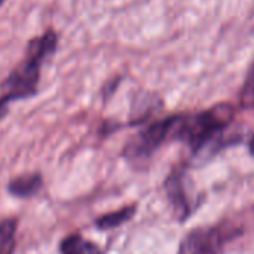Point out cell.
<instances>
[{"label": "cell", "mask_w": 254, "mask_h": 254, "mask_svg": "<svg viewBox=\"0 0 254 254\" xmlns=\"http://www.w3.org/2000/svg\"><path fill=\"white\" fill-rule=\"evenodd\" d=\"M165 193L177 219L186 220L195 210L185 170H174L165 180Z\"/></svg>", "instance_id": "4"}, {"label": "cell", "mask_w": 254, "mask_h": 254, "mask_svg": "<svg viewBox=\"0 0 254 254\" xmlns=\"http://www.w3.org/2000/svg\"><path fill=\"white\" fill-rule=\"evenodd\" d=\"M240 106L247 110L254 109V61L247 71L244 85L240 91Z\"/></svg>", "instance_id": "10"}, {"label": "cell", "mask_w": 254, "mask_h": 254, "mask_svg": "<svg viewBox=\"0 0 254 254\" xmlns=\"http://www.w3.org/2000/svg\"><path fill=\"white\" fill-rule=\"evenodd\" d=\"M177 116H168L156 121L141 131H138L125 146V156L132 162H143L152 158V155L168 140H173L174 125Z\"/></svg>", "instance_id": "3"}, {"label": "cell", "mask_w": 254, "mask_h": 254, "mask_svg": "<svg viewBox=\"0 0 254 254\" xmlns=\"http://www.w3.org/2000/svg\"><path fill=\"white\" fill-rule=\"evenodd\" d=\"M134 214H135V207L128 205V207H124L121 210H116V211H112V213H107V214L98 217L95 225L101 231H110V229L119 228L124 223L129 222Z\"/></svg>", "instance_id": "8"}, {"label": "cell", "mask_w": 254, "mask_h": 254, "mask_svg": "<svg viewBox=\"0 0 254 254\" xmlns=\"http://www.w3.org/2000/svg\"><path fill=\"white\" fill-rule=\"evenodd\" d=\"M1 3H3V0H0V6H1Z\"/></svg>", "instance_id": "12"}, {"label": "cell", "mask_w": 254, "mask_h": 254, "mask_svg": "<svg viewBox=\"0 0 254 254\" xmlns=\"http://www.w3.org/2000/svg\"><path fill=\"white\" fill-rule=\"evenodd\" d=\"M234 116L235 109L229 103L216 104L195 115H177L173 140L183 141L195 155L205 149H219Z\"/></svg>", "instance_id": "1"}, {"label": "cell", "mask_w": 254, "mask_h": 254, "mask_svg": "<svg viewBox=\"0 0 254 254\" xmlns=\"http://www.w3.org/2000/svg\"><path fill=\"white\" fill-rule=\"evenodd\" d=\"M42 64L43 61L40 58L27 54L25 60L9 74L1 85L3 94L0 95V119L7 113L10 103L36 95Z\"/></svg>", "instance_id": "2"}, {"label": "cell", "mask_w": 254, "mask_h": 254, "mask_svg": "<svg viewBox=\"0 0 254 254\" xmlns=\"http://www.w3.org/2000/svg\"><path fill=\"white\" fill-rule=\"evenodd\" d=\"M60 253L61 254H101L98 246L91 243L89 240L83 238L79 234H73L65 237L60 243Z\"/></svg>", "instance_id": "7"}, {"label": "cell", "mask_w": 254, "mask_h": 254, "mask_svg": "<svg viewBox=\"0 0 254 254\" xmlns=\"http://www.w3.org/2000/svg\"><path fill=\"white\" fill-rule=\"evenodd\" d=\"M223 237L217 229H193L182 241L179 254H222Z\"/></svg>", "instance_id": "5"}, {"label": "cell", "mask_w": 254, "mask_h": 254, "mask_svg": "<svg viewBox=\"0 0 254 254\" xmlns=\"http://www.w3.org/2000/svg\"><path fill=\"white\" fill-rule=\"evenodd\" d=\"M16 220L7 219L0 223V254H13L16 246Z\"/></svg>", "instance_id": "9"}, {"label": "cell", "mask_w": 254, "mask_h": 254, "mask_svg": "<svg viewBox=\"0 0 254 254\" xmlns=\"http://www.w3.org/2000/svg\"><path fill=\"white\" fill-rule=\"evenodd\" d=\"M43 186V179L39 173L33 174H25L13 179L9 183V193L16 196V198H31L36 196Z\"/></svg>", "instance_id": "6"}, {"label": "cell", "mask_w": 254, "mask_h": 254, "mask_svg": "<svg viewBox=\"0 0 254 254\" xmlns=\"http://www.w3.org/2000/svg\"><path fill=\"white\" fill-rule=\"evenodd\" d=\"M249 150H250L252 156H254V135L250 138V141H249Z\"/></svg>", "instance_id": "11"}]
</instances>
